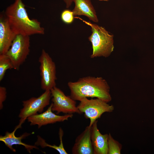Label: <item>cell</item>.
Segmentation results:
<instances>
[{"label": "cell", "instance_id": "obj_12", "mask_svg": "<svg viewBox=\"0 0 154 154\" xmlns=\"http://www.w3.org/2000/svg\"><path fill=\"white\" fill-rule=\"evenodd\" d=\"M98 120L91 126V137L94 154H108V134H102L97 127Z\"/></svg>", "mask_w": 154, "mask_h": 154}, {"label": "cell", "instance_id": "obj_14", "mask_svg": "<svg viewBox=\"0 0 154 154\" xmlns=\"http://www.w3.org/2000/svg\"><path fill=\"white\" fill-rule=\"evenodd\" d=\"M75 7L72 10L74 16L84 15L94 22L98 20L91 0H72Z\"/></svg>", "mask_w": 154, "mask_h": 154}, {"label": "cell", "instance_id": "obj_10", "mask_svg": "<svg viewBox=\"0 0 154 154\" xmlns=\"http://www.w3.org/2000/svg\"><path fill=\"white\" fill-rule=\"evenodd\" d=\"M11 27L4 13L0 15V54H5L16 35Z\"/></svg>", "mask_w": 154, "mask_h": 154}, {"label": "cell", "instance_id": "obj_3", "mask_svg": "<svg viewBox=\"0 0 154 154\" xmlns=\"http://www.w3.org/2000/svg\"><path fill=\"white\" fill-rule=\"evenodd\" d=\"M91 27L92 33L88 38L91 43L92 52L90 56L91 58L99 57H107L114 50L113 36L109 33L104 28L87 21L79 17Z\"/></svg>", "mask_w": 154, "mask_h": 154}, {"label": "cell", "instance_id": "obj_20", "mask_svg": "<svg viewBox=\"0 0 154 154\" xmlns=\"http://www.w3.org/2000/svg\"><path fill=\"white\" fill-rule=\"evenodd\" d=\"M63 1L66 4L67 8H69L73 2L72 0H63Z\"/></svg>", "mask_w": 154, "mask_h": 154}, {"label": "cell", "instance_id": "obj_21", "mask_svg": "<svg viewBox=\"0 0 154 154\" xmlns=\"http://www.w3.org/2000/svg\"><path fill=\"white\" fill-rule=\"evenodd\" d=\"M100 1H108L109 0H98Z\"/></svg>", "mask_w": 154, "mask_h": 154}, {"label": "cell", "instance_id": "obj_1", "mask_svg": "<svg viewBox=\"0 0 154 154\" xmlns=\"http://www.w3.org/2000/svg\"><path fill=\"white\" fill-rule=\"evenodd\" d=\"M68 86L70 96L75 101H80L85 98H96L108 103L112 100L110 86L101 77H83L76 81L68 82Z\"/></svg>", "mask_w": 154, "mask_h": 154}, {"label": "cell", "instance_id": "obj_16", "mask_svg": "<svg viewBox=\"0 0 154 154\" xmlns=\"http://www.w3.org/2000/svg\"><path fill=\"white\" fill-rule=\"evenodd\" d=\"M108 154H120L122 145L114 139L110 133L108 134Z\"/></svg>", "mask_w": 154, "mask_h": 154}, {"label": "cell", "instance_id": "obj_9", "mask_svg": "<svg viewBox=\"0 0 154 154\" xmlns=\"http://www.w3.org/2000/svg\"><path fill=\"white\" fill-rule=\"evenodd\" d=\"M52 103L44 112L39 114H36L28 117L27 119L31 125H37L38 128L49 124L64 121L71 118L72 114H66L63 116L57 115L53 112L52 110Z\"/></svg>", "mask_w": 154, "mask_h": 154}, {"label": "cell", "instance_id": "obj_11", "mask_svg": "<svg viewBox=\"0 0 154 154\" xmlns=\"http://www.w3.org/2000/svg\"><path fill=\"white\" fill-rule=\"evenodd\" d=\"M91 126H87L76 139L72 148L73 154H94L91 135Z\"/></svg>", "mask_w": 154, "mask_h": 154}, {"label": "cell", "instance_id": "obj_13", "mask_svg": "<svg viewBox=\"0 0 154 154\" xmlns=\"http://www.w3.org/2000/svg\"><path fill=\"white\" fill-rule=\"evenodd\" d=\"M18 129V127L16 126L12 132L7 131L4 136H0V141L3 142L8 147L14 152H16V150L13 147L14 145H23L29 153H31V150L33 149H38V148L35 145L27 144L22 142V140L29 136L30 134L25 132L19 137H16L15 133Z\"/></svg>", "mask_w": 154, "mask_h": 154}, {"label": "cell", "instance_id": "obj_15", "mask_svg": "<svg viewBox=\"0 0 154 154\" xmlns=\"http://www.w3.org/2000/svg\"><path fill=\"white\" fill-rule=\"evenodd\" d=\"M13 69L11 62L6 54H0V81L3 78L8 69Z\"/></svg>", "mask_w": 154, "mask_h": 154}, {"label": "cell", "instance_id": "obj_7", "mask_svg": "<svg viewBox=\"0 0 154 154\" xmlns=\"http://www.w3.org/2000/svg\"><path fill=\"white\" fill-rule=\"evenodd\" d=\"M38 62L41 76V87L44 91L56 86V66L55 62L44 49L42 50Z\"/></svg>", "mask_w": 154, "mask_h": 154}, {"label": "cell", "instance_id": "obj_17", "mask_svg": "<svg viewBox=\"0 0 154 154\" xmlns=\"http://www.w3.org/2000/svg\"><path fill=\"white\" fill-rule=\"evenodd\" d=\"M36 146H40L42 148H44L46 147H48L52 148L57 151L60 154H65L66 151L64 149L61 147L59 145L57 146L55 145H52L47 143L44 139L39 136H37V139L35 143Z\"/></svg>", "mask_w": 154, "mask_h": 154}, {"label": "cell", "instance_id": "obj_6", "mask_svg": "<svg viewBox=\"0 0 154 154\" xmlns=\"http://www.w3.org/2000/svg\"><path fill=\"white\" fill-rule=\"evenodd\" d=\"M51 97L50 90H46L38 97H32L23 101V108L19 116L20 119L17 126L19 128L21 127L22 124L28 117L37 114L38 112L41 113L49 104Z\"/></svg>", "mask_w": 154, "mask_h": 154}, {"label": "cell", "instance_id": "obj_5", "mask_svg": "<svg viewBox=\"0 0 154 154\" xmlns=\"http://www.w3.org/2000/svg\"><path fill=\"white\" fill-rule=\"evenodd\" d=\"M30 36L17 35L9 49L5 54L10 59L13 69L19 70L30 52Z\"/></svg>", "mask_w": 154, "mask_h": 154}, {"label": "cell", "instance_id": "obj_18", "mask_svg": "<svg viewBox=\"0 0 154 154\" xmlns=\"http://www.w3.org/2000/svg\"><path fill=\"white\" fill-rule=\"evenodd\" d=\"M74 15L72 11L69 9L63 10L61 14V19L62 21L66 24L72 23L74 20Z\"/></svg>", "mask_w": 154, "mask_h": 154}, {"label": "cell", "instance_id": "obj_8", "mask_svg": "<svg viewBox=\"0 0 154 154\" xmlns=\"http://www.w3.org/2000/svg\"><path fill=\"white\" fill-rule=\"evenodd\" d=\"M53 112L57 114L62 113L66 114L77 113L82 114L76 106V101L70 96L66 95L64 92L56 86L50 90Z\"/></svg>", "mask_w": 154, "mask_h": 154}, {"label": "cell", "instance_id": "obj_2", "mask_svg": "<svg viewBox=\"0 0 154 154\" xmlns=\"http://www.w3.org/2000/svg\"><path fill=\"white\" fill-rule=\"evenodd\" d=\"M12 30L16 35L30 36L43 35L44 29L36 19L29 17L22 0H15L4 12Z\"/></svg>", "mask_w": 154, "mask_h": 154}, {"label": "cell", "instance_id": "obj_4", "mask_svg": "<svg viewBox=\"0 0 154 154\" xmlns=\"http://www.w3.org/2000/svg\"><path fill=\"white\" fill-rule=\"evenodd\" d=\"M80 102L77 107L81 114L84 113L86 118L90 119L89 125L90 127L104 113L111 112L114 110L113 105L98 98L89 99L85 98Z\"/></svg>", "mask_w": 154, "mask_h": 154}, {"label": "cell", "instance_id": "obj_19", "mask_svg": "<svg viewBox=\"0 0 154 154\" xmlns=\"http://www.w3.org/2000/svg\"><path fill=\"white\" fill-rule=\"evenodd\" d=\"M7 97V90L4 87L0 86V109L3 107V102L5 100Z\"/></svg>", "mask_w": 154, "mask_h": 154}]
</instances>
